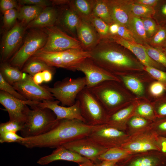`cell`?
Returning a JSON list of instances; mask_svg holds the SVG:
<instances>
[{
  "label": "cell",
  "instance_id": "obj_1",
  "mask_svg": "<svg viewBox=\"0 0 166 166\" xmlns=\"http://www.w3.org/2000/svg\"><path fill=\"white\" fill-rule=\"evenodd\" d=\"M102 125H91L75 119L57 120L53 127L46 132L34 137L24 138L20 144L29 148H56L88 136Z\"/></svg>",
  "mask_w": 166,
  "mask_h": 166
},
{
  "label": "cell",
  "instance_id": "obj_2",
  "mask_svg": "<svg viewBox=\"0 0 166 166\" xmlns=\"http://www.w3.org/2000/svg\"><path fill=\"white\" fill-rule=\"evenodd\" d=\"M95 63L117 76L125 74L127 70H141L144 67L127 55L120 45L106 38L102 39L89 51Z\"/></svg>",
  "mask_w": 166,
  "mask_h": 166
},
{
  "label": "cell",
  "instance_id": "obj_3",
  "mask_svg": "<svg viewBox=\"0 0 166 166\" xmlns=\"http://www.w3.org/2000/svg\"><path fill=\"white\" fill-rule=\"evenodd\" d=\"M121 82L115 81H106L88 89L108 114L132 102L128 100L127 93Z\"/></svg>",
  "mask_w": 166,
  "mask_h": 166
},
{
  "label": "cell",
  "instance_id": "obj_4",
  "mask_svg": "<svg viewBox=\"0 0 166 166\" xmlns=\"http://www.w3.org/2000/svg\"><path fill=\"white\" fill-rule=\"evenodd\" d=\"M29 109L26 121L20 131L24 138L34 137L43 134L54 125L57 121L53 112L47 108L36 106Z\"/></svg>",
  "mask_w": 166,
  "mask_h": 166
},
{
  "label": "cell",
  "instance_id": "obj_5",
  "mask_svg": "<svg viewBox=\"0 0 166 166\" xmlns=\"http://www.w3.org/2000/svg\"><path fill=\"white\" fill-rule=\"evenodd\" d=\"M82 116L88 124L99 125L105 124L108 113L88 89L85 87L78 94Z\"/></svg>",
  "mask_w": 166,
  "mask_h": 166
},
{
  "label": "cell",
  "instance_id": "obj_6",
  "mask_svg": "<svg viewBox=\"0 0 166 166\" xmlns=\"http://www.w3.org/2000/svg\"><path fill=\"white\" fill-rule=\"evenodd\" d=\"M47 38L45 31L32 30L27 34L23 45L11 58L9 64L19 69L23 67L28 60L45 45Z\"/></svg>",
  "mask_w": 166,
  "mask_h": 166
},
{
  "label": "cell",
  "instance_id": "obj_7",
  "mask_svg": "<svg viewBox=\"0 0 166 166\" xmlns=\"http://www.w3.org/2000/svg\"><path fill=\"white\" fill-rule=\"evenodd\" d=\"M62 106H69L76 102L80 92L86 86L85 77H66L55 82L52 87L45 86Z\"/></svg>",
  "mask_w": 166,
  "mask_h": 166
},
{
  "label": "cell",
  "instance_id": "obj_8",
  "mask_svg": "<svg viewBox=\"0 0 166 166\" xmlns=\"http://www.w3.org/2000/svg\"><path fill=\"white\" fill-rule=\"evenodd\" d=\"M47 38L45 45L40 50L46 52H60L72 49H82L77 38L57 26L45 28Z\"/></svg>",
  "mask_w": 166,
  "mask_h": 166
},
{
  "label": "cell",
  "instance_id": "obj_9",
  "mask_svg": "<svg viewBox=\"0 0 166 166\" xmlns=\"http://www.w3.org/2000/svg\"><path fill=\"white\" fill-rule=\"evenodd\" d=\"M158 137L150 126L129 135L121 147L133 154L150 151H160Z\"/></svg>",
  "mask_w": 166,
  "mask_h": 166
},
{
  "label": "cell",
  "instance_id": "obj_10",
  "mask_svg": "<svg viewBox=\"0 0 166 166\" xmlns=\"http://www.w3.org/2000/svg\"><path fill=\"white\" fill-rule=\"evenodd\" d=\"M76 70L81 71L85 75L86 87L88 89L106 81L121 82L118 76L98 66L89 58L85 59L77 65L74 69V71Z\"/></svg>",
  "mask_w": 166,
  "mask_h": 166
},
{
  "label": "cell",
  "instance_id": "obj_11",
  "mask_svg": "<svg viewBox=\"0 0 166 166\" xmlns=\"http://www.w3.org/2000/svg\"><path fill=\"white\" fill-rule=\"evenodd\" d=\"M129 136L126 131L104 124L87 137L102 147L109 149L121 147Z\"/></svg>",
  "mask_w": 166,
  "mask_h": 166
},
{
  "label": "cell",
  "instance_id": "obj_12",
  "mask_svg": "<svg viewBox=\"0 0 166 166\" xmlns=\"http://www.w3.org/2000/svg\"><path fill=\"white\" fill-rule=\"evenodd\" d=\"M39 102L22 100L4 91H0V103L8 112L10 120L17 121L25 124L29 109L27 105L31 107L37 105Z\"/></svg>",
  "mask_w": 166,
  "mask_h": 166
},
{
  "label": "cell",
  "instance_id": "obj_13",
  "mask_svg": "<svg viewBox=\"0 0 166 166\" xmlns=\"http://www.w3.org/2000/svg\"><path fill=\"white\" fill-rule=\"evenodd\" d=\"M13 86L27 100L38 101L54 100L53 95L45 86L35 83L33 77L27 74L24 79L14 83Z\"/></svg>",
  "mask_w": 166,
  "mask_h": 166
},
{
  "label": "cell",
  "instance_id": "obj_14",
  "mask_svg": "<svg viewBox=\"0 0 166 166\" xmlns=\"http://www.w3.org/2000/svg\"><path fill=\"white\" fill-rule=\"evenodd\" d=\"M62 146L94 163L100 161L98 160L99 157L108 149L87 137L67 143Z\"/></svg>",
  "mask_w": 166,
  "mask_h": 166
},
{
  "label": "cell",
  "instance_id": "obj_15",
  "mask_svg": "<svg viewBox=\"0 0 166 166\" xmlns=\"http://www.w3.org/2000/svg\"><path fill=\"white\" fill-rule=\"evenodd\" d=\"M118 166H166V157L158 151L132 154L117 163Z\"/></svg>",
  "mask_w": 166,
  "mask_h": 166
},
{
  "label": "cell",
  "instance_id": "obj_16",
  "mask_svg": "<svg viewBox=\"0 0 166 166\" xmlns=\"http://www.w3.org/2000/svg\"><path fill=\"white\" fill-rule=\"evenodd\" d=\"M21 22H16L5 35L1 48L2 63L6 62L15 52L22 42L25 29Z\"/></svg>",
  "mask_w": 166,
  "mask_h": 166
},
{
  "label": "cell",
  "instance_id": "obj_17",
  "mask_svg": "<svg viewBox=\"0 0 166 166\" xmlns=\"http://www.w3.org/2000/svg\"><path fill=\"white\" fill-rule=\"evenodd\" d=\"M59 102L57 100H45L39 102L37 106L51 110L55 115L57 120L63 119H75L86 123L82 116L79 103L77 100L74 104L69 106L59 105Z\"/></svg>",
  "mask_w": 166,
  "mask_h": 166
},
{
  "label": "cell",
  "instance_id": "obj_18",
  "mask_svg": "<svg viewBox=\"0 0 166 166\" xmlns=\"http://www.w3.org/2000/svg\"><path fill=\"white\" fill-rule=\"evenodd\" d=\"M107 38L130 51L144 66L152 67L164 71L166 70L163 66L149 57L144 46L126 40L117 35L110 34Z\"/></svg>",
  "mask_w": 166,
  "mask_h": 166
},
{
  "label": "cell",
  "instance_id": "obj_19",
  "mask_svg": "<svg viewBox=\"0 0 166 166\" xmlns=\"http://www.w3.org/2000/svg\"><path fill=\"white\" fill-rule=\"evenodd\" d=\"M77 35L82 48L85 51H90L101 40L95 28L88 19L80 18Z\"/></svg>",
  "mask_w": 166,
  "mask_h": 166
},
{
  "label": "cell",
  "instance_id": "obj_20",
  "mask_svg": "<svg viewBox=\"0 0 166 166\" xmlns=\"http://www.w3.org/2000/svg\"><path fill=\"white\" fill-rule=\"evenodd\" d=\"M138 102H132L108 114L105 124L117 129L126 131L127 124L129 119L134 115Z\"/></svg>",
  "mask_w": 166,
  "mask_h": 166
},
{
  "label": "cell",
  "instance_id": "obj_21",
  "mask_svg": "<svg viewBox=\"0 0 166 166\" xmlns=\"http://www.w3.org/2000/svg\"><path fill=\"white\" fill-rule=\"evenodd\" d=\"M57 160L72 162L78 164L90 161L64 146H61L56 148L51 154L40 158L37 163L41 165H45Z\"/></svg>",
  "mask_w": 166,
  "mask_h": 166
},
{
  "label": "cell",
  "instance_id": "obj_22",
  "mask_svg": "<svg viewBox=\"0 0 166 166\" xmlns=\"http://www.w3.org/2000/svg\"><path fill=\"white\" fill-rule=\"evenodd\" d=\"M80 18L69 5L63 8L60 13L58 12L57 22L64 30L69 35L77 39V29Z\"/></svg>",
  "mask_w": 166,
  "mask_h": 166
},
{
  "label": "cell",
  "instance_id": "obj_23",
  "mask_svg": "<svg viewBox=\"0 0 166 166\" xmlns=\"http://www.w3.org/2000/svg\"><path fill=\"white\" fill-rule=\"evenodd\" d=\"M107 0L113 22L128 28L130 15L127 8V2L119 0Z\"/></svg>",
  "mask_w": 166,
  "mask_h": 166
},
{
  "label": "cell",
  "instance_id": "obj_24",
  "mask_svg": "<svg viewBox=\"0 0 166 166\" xmlns=\"http://www.w3.org/2000/svg\"><path fill=\"white\" fill-rule=\"evenodd\" d=\"M58 15V11L55 8L47 7L26 26V28H45L54 26L57 22Z\"/></svg>",
  "mask_w": 166,
  "mask_h": 166
},
{
  "label": "cell",
  "instance_id": "obj_25",
  "mask_svg": "<svg viewBox=\"0 0 166 166\" xmlns=\"http://www.w3.org/2000/svg\"><path fill=\"white\" fill-rule=\"evenodd\" d=\"M0 73L4 79L12 85L24 79L27 75L19 68L6 62L2 63L1 65Z\"/></svg>",
  "mask_w": 166,
  "mask_h": 166
},
{
  "label": "cell",
  "instance_id": "obj_26",
  "mask_svg": "<svg viewBox=\"0 0 166 166\" xmlns=\"http://www.w3.org/2000/svg\"><path fill=\"white\" fill-rule=\"evenodd\" d=\"M96 0H70L68 5L80 18L89 20L92 14Z\"/></svg>",
  "mask_w": 166,
  "mask_h": 166
},
{
  "label": "cell",
  "instance_id": "obj_27",
  "mask_svg": "<svg viewBox=\"0 0 166 166\" xmlns=\"http://www.w3.org/2000/svg\"><path fill=\"white\" fill-rule=\"evenodd\" d=\"M45 8L33 5H25L18 10V18L26 26L35 19Z\"/></svg>",
  "mask_w": 166,
  "mask_h": 166
},
{
  "label": "cell",
  "instance_id": "obj_28",
  "mask_svg": "<svg viewBox=\"0 0 166 166\" xmlns=\"http://www.w3.org/2000/svg\"><path fill=\"white\" fill-rule=\"evenodd\" d=\"M128 29L132 33L136 42L141 43L146 40L147 37L140 18L130 15Z\"/></svg>",
  "mask_w": 166,
  "mask_h": 166
},
{
  "label": "cell",
  "instance_id": "obj_29",
  "mask_svg": "<svg viewBox=\"0 0 166 166\" xmlns=\"http://www.w3.org/2000/svg\"><path fill=\"white\" fill-rule=\"evenodd\" d=\"M118 77L125 86L135 95L140 97L144 94V85L138 77L126 74Z\"/></svg>",
  "mask_w": 166,
  "mask_h": 166
},
{
  "label": "cell",
  "instance_id": "obj_30",
  "mask_svg": "<svg viewBox=\"0 0 166 166\" xmlns=\"http://www.w3.org/2000/svg\"><path fill=\"white\" fill-rule=\"evenodd\" d=\"M133 154L121 147L108 149L98 158L100 161L111 160L118 162L127 158Z\"/></svg>",
  "mask_w": 166,
  "mask_h": 166
},
{
  "label": "cell",
  "instance_id": "obj_31",
  "mask_svg": "<svg viewBox=\"0 0 166 166\" xmlns=\"http://www.w3.org/2000/svg\"><path fill=\"white\" fill-rule=\"evenodd\" d=\"M152 122L141 117L134 115L127 123L126 132L130 135L149 127Z\"/></svg>",
  "mask_w": 166,
  "mask_h": 166
},
{
  "label": "cell",
  "instance_id": "obj_32",
  "mask_svg": "<svg viewBox=\"0 0 166 166\" xmlns=\"http://www.w3.org/2000/svg\"><path fill=\"white\" fill-rule=\"evenodd\" d=\"M127 9L130 15L143 18H150L155 14L153 7L148 6L134 2L127 3Z\"/></svg>",
  "mask_w": 166,
  "mask_h": 166
},
{
  "label": "cell",
  "instance_id": "obj_33",
  "mask_svg": "<svg viewBox=\"0 0 166 166\" xmlns=\"http://www.w3.org/2000/svg\"><path fill=\"white\" fill-rule=\"evenodd\" d=\"M54 71L53 67L45 62L37 59H30V61L23 67L22 71L32 77L36 74L46 70Z\"/></svg>",
  "mask_w": 166,
  "mask_h": 166
},
{
  "label": "cell",
  "instance_id": "obj_34",
  "mask_svg": "<svg viewBox=\"0 0 166 166\" xmlns=\"http://www.w3.org/2000/svg\"><path fill=\"white\" fill-rule=\"evenodd\" d=\"M92 14L101 19L109 26L114 23L107 0H96Z\"/></svg>",
  "mask_w": 166,
  "mask_h": 166
},
{
  "label": "cell",
  "instance_id": "obj_35",
  "mask_svg": "<svg viewBox=\"0 0 166 166\" xmlns=\"http://www.w3.org/2000/svg\"><path fill=\"white\" fill-rule=\"evenodd\" d=\"M134 115L141 117L153 122L156 119L153 103L139 102L135 109Z\"/></svg>",
  "mask_w": 166,
  "mask_h": 166
},
{
  "label": "cell",
  "instance_id": "obj_36",
  "mask_svg": "<svg viewBox=\"0 0 166 166\" xmlns=\"http://www.w3.org/2000/svg\"><path fill=\"white\" fill-rule=\"evenodd\" d=\"M89 20L95 28L101 39L107 38L110 35L109 25L101 19L92 14Z\"/></svg>",
  "mask_w": 166,
  "mask_h": 166
},
{
  "label": "cell",
  "instance_id": "obj_37",
  "mask_svg": "<svg viewBox=\"0 0 166 166\" xmlns=\"http://www.w3.org/2000/svg\"><path fill=\"white\" fill-rule=\"evenodd\" d=\"M144 46L149 57L166 69V53L163 49L158 47H152L147 45Z\"/></svg>",
  "mask_w": 166,
  "mask_h": 166
},
{
  "label": "cell",
  "instance_id": "obj_38",
  "mask_svg": "<svg viewBox=\"0 0 166 166\" xmlns=\"http://www.w3.org/2000/svg\"><path fill=\"white\" fill-rule=\"evenodd\" d=\"M151 41L152 44L157 47H166V25L159 26Z\"/></svg>",
  "mask_w": 166,
  "mask_h": 166
},
{
  "label": "cell",
  "instance_id": "obj_39",
  "mask_svg": "<svg viewBox=\"0 0 166 166\" xmlns=\"http://www.w3.org/2000/svg\"><path fill=\"white\" fill-rule=\"evenodd\" d=\"M0 90L6 92L18 99L23 100H27L14 89L13 85L8 83L0 73Z\"/></svg>",
  "mask_w": 166,
  "mask_h": 166
},
{
  "label": "cell",
  "instance_id": "obj_40",
  "mask_svg": "<svg viewBox=\"0 0 166 166\" xmlns=\"http://www.w3.org/2000/svg\"><path fill=\"white\" fill-rule=\"evenodd\" d=\"M24 124L15 121L10 120L0 124V133L6 132L16 133L22 129Z\"/></svg>",
  "mask_w": 166,
  "mask_h": 166
},
{
  "label": "cell",
  "instance_id": "obj_41",
  "mask_svg": "<svg viewBox=\"0 0 166 166\" xmlns=\"http://www.w3.org/2000/svg\"><path fill=\"white\" fill-rule=\"evenodd\" d=\"M150 127L158 136L166 138V117L157 118Z\"/></svg>",
  "mask_w": 166,
  "mask_h": 166
},
{
  "label": "cell",
  "instance_id": "obj_42",
  "mask_svg": "<svg viewBox=\"0 0 166 166\" xmlns=\"http://www.w3.org/2000/svg\"><path fill=\"white\" fill-rule=\"evenodd\" d=\"M153 103L156 119L166 117V96L158 98Z\"/></svg>",
  "mask_w": 166,
  "mask_h": 166
},
{
  "label": "cell",
  "instance_id": "obj_43",
  "mask_svg": "<svg viewBox=\"0 0 166 166\" xmlns=\"http://www.w3.org/2000/svg\"><path fill=\"white\" fill-rule=\"evenodd\" d=\"M144 69L152 77L163 84L166 87V72L150 66H144Z\"/></svg>",
  "mask_w": 166,
  "mask_h": 166
},
{
  "label": "cell",
  "instance_id": "obj_44",
  "mask_svg": "<svg viewBox=\"0 0 166 166\" xmlns=\"http://www.w3.org/2000/svg\"><path fill=\"white\" fill-rule=\"evenodd\" d=\"M16 132H6L0 133V142L4 143H18L19 144L24 139Z\"/></svg>",
  "mask_w": 166,
  "mask_h": 166
},
{
  "label": "cell",
  "instance_id": "obj_45",
  "mask_svg": "<svg viewBox=\"0 0 166 166\" xmlns=\"http://www.w3.org/2000/svg\"><path fill=\"white\" fill-rule=\"evenodd\" d=\"M18 10L12 9L3 13V23L4 26L9 27L15 24L18 18Z\"/></svg>",
  "mask_w": 166,
  "mask_h": 166
},
{
  "label": "cell",
  "instance_id": "obj_46",
  "mask_svg": "<svg viewBox=\"0 0 166 166\" xmlns=\"http://www.w3.org/2000/svg\"><path fill=\"white\" fill-rule=\"evenodd\" d=\"M155 10L158 22L160 25H166V1H159Z\"/></svg>",
  "mask_w": 166,
  "mask_h": 166
},
{
  "label": "cell",
  "instance_id": "obj_47",
  "mask_svg": "<svg viewBox=\"0 0 166 166\" xmlns=\"http://www.w3.org/2000/svg\"><path fill=\"white\" fill-rule=\"evenodd\" d=\"M149 91L153 96L158 98L164 96V94L166 91V87L161 82L155 81L150 85Z\"/></svg>",
  "mask_w": 166,
  "mask_h": 166
},
{
  "label": "cell",
  "instance_id": "obj_48",
  "mask_svg": "<svg viewBox=\"0 0 166 166\" xmlns=\"http://www.w3.org/2000/svg\"><path fill=\"white\" fill-rule=\"evenodd\" d=\"M142 19L147 37L153 36L156 32L159 26L150 18Z\"/></svg>",
  "mask_w": 166,
  "mask_h": 166
},
{
  "label": "cell",
  "instance_id": "obj_49",
  "mask_svg": "<svg viewBox=\"0 0 166 166\" xmlns=\"http://www.w3.org/2000/svg\"><path fill=\"white\" fill-rule=\"evenodd\" d=\"M116 35L128 41L136 42L131 32L124 26L119 25L118 30Z\"/></svg>",
  "mask_w": 166,
  "mask_h": 166
},
{
  "label": "cell",
  "instance_id": "obj_50",
  "mask_svg": "<svg viewBox=\"0 0 166 166\" xmlns=\"http://www.w3.org/2000/svg\"><path fill=\"white\" fill-rule=\"evenodd\" d=\"M0 6L3 13L10 10L19 8L17 2L14 0H1Z\"/></svg>",
  "mask_w": 166,
  "mask_h": 166
},
{
  "label": "cell",
  "instance_id": "obj_51",
  "mask_svg": "<svg viewBox=\"0 0 166 166\" xmlns=\"http://www.w3.org/2000/svg\"><path fill=\"white\" fill-rule=\"evenodd\" d=\"M19 2L22 4L30 5L45 8L49 6L51 4V1L45 0H21Z\"/></svg>",
  "mask_w": 166,
  "mask_h": 166
},
{
  "label": "cell",
  "instance_id": "obj_52",
  "mask_svg": "<svg viewBox=\"0 0 166 166\" xmlns=\"http://www.w3.org/2000/svg\"><path fill=\"white\" fill-rule=\"evenodd\" d=\"M158 145L159 151L166 157V138L159 136Z\"/></svg>",
  "mask_w": 166,
  "mask_h": 166
},
{
  "label": "cell",
  "instance_id": "obj_53",
  "mask_svg": "<svg viewBox=\"0 0 166 166\" xmlns=\"http://www.w3.org/2000/svg\"><path fill=\"white\" fill-rule=\"evenodd\" d=\"M159 0H138L135 2V3L148 6L153 7L156 6Z\"/></svg>",
  "mask_w": 166,
  "mask_h": 166
},
{
  "label": "cell",
  "instance_id": "obj_54",
  "mask_svg": "<svg viewBox=\"0 0 166 166\" xmlns=\"http://www.w3.org/2000/svg\"><path fill=\"white\" fill-rule=\"evenodd\" d=\"M54 72V71L46 70L42 72L44 82H48L52 80Z\"/></svg>",
  "mask_w": 166,
  "mask_h": 166
},
{
  "label": "cell",
  "instance_id": "obj_55",
  "mask_svg": "<svg viewBox=\"0 0 166 166\" xmlns=\"http://www.w3.org/2000/svg\"><path fill=\"white\" fill-rule=\"evenodd\" d=\"M118 162L111 160H102L95 163V166H114Z\"/></svg>",
  "mask_w": 166,
  "mask_h": 166
},
{
  "label": "cell",
  "instance_id": "obj_56",
  "mask_svg": "<svg viewBox=\"0 0 166 166\" xmlns=\"http://www.w3.org/2000/svg\"><path fill=\"white\" fill-rule=\"evenodd\" d=\"M119 25L114 22L109 26V32L110 35H116L118 30Z\"/></svg>",
  "mask_w": 166,
  "mask_h": 166
},
{
  "label": "cell",
  "instance_id": "obj_57",
  "mask_svg": "<svg viewBox=\"0 0 166 166\" xmlns=\"http://www.w3.org/2000/svg\"><path fill=\"white\" fill-rule=\"evenodd\" d=\"M33 79L34 82L38 85L41 84L44 82L42 72L35 74L33 77Z\"/></svg>",
  "mask_w": 166,
  "mask_h": 166
},
{
  "label": "cell",
  "instance_id": "obj_58",
  "mask_svg": "<svg viewBox=\"0 0 166 166\" xmlns=\"http://www.w3.org/2000/svg\"><path fill=\"white\" fill-rule=\"evenodd\" d=\"M70 0H51V3L54 5H68Z\"/></svg>",
  "mask_w": 166,
  "mask_h": 166
},
{
  "label": "cell",
  "instance_id": "obj_59",
  "mask_svg": "<svg viewBox=\"0 0 166 166\" xmlns=\"http://www.w3.org/2000/svg\"><path fill=\"white\" fill-rule=\"evenodd\" d=\"M95 163L90 161L79 164L78 166H95Z\"/></svg>",
  "mask_w": 166,
  "mask_h": 166
},
{
  "label": "cell",
  "instance_id": "obj_60",
  "mask_svg": "<svg viewBox=\"0 0 166 166\" xmlns=\"http://www.w3.org/2000/svg\"><path fill=\"white\" fill-rule=\"evenodd\" d=\"M164 49V52H165V53H166V47L165 48H163Z\"/></svg>",
  "mask_w": 166,
  "mask_h": 166
},
{
  "label": "cell",
  "instance_id": "obj_61",
  "mask_svg": "<svg viewBox=\"0 0 166 166\" xmlns=\"http://www.w3.org/2000/svg\"><path fill=\"white\" fill-rule=\"evenodd\" d=\"M114 166H118V165H117V163Z\"/></svg>",
  "mask_w": 166,
  "mask_h": 166
}]
</instances>
